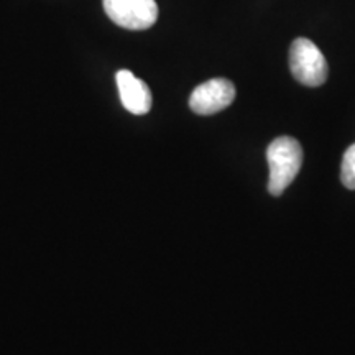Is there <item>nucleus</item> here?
Instances as JSON below:
<instances>
[{"label": "nucleus", "instance_id": "nucleus-2", "mask_svg": "<svg viewBox=\"0 0 355 355\" xmlns=\"http://www.w3.org/2000/svg\"><path fill=\"white\" fill-rule=\"evenodd\" d=\"M290 69L296 81L309 87L326 83L327 61L321 50L308 38H296L290 48Z\"/></svg>", "mask_w": 355, "mask_h": 355}, {"label": "nucleus", "instance_id": "nucleus-5", "mask_svg": "<svg viewBox=\"0 0 355 355\" xmlns=\"http://www.w3.org/2000/svg\"><path fill=\"white\" fill-rule=\"evenodd\" d=\"M117 79L119 94H121V101L130 114L135 115H145L152 109V92L146 84L130 73V71L122 69L115 74Z\"/></svg>", "mask_w": 355, "mask_h": 355}, {"label": "nucleus", "instance_id": "nucleus-3", "mask_svg": "<svg viewBox=\"0 0 355 355\" xmlns=\"http://www.w3.org/2000/svg\"><path fill=\"white\" fill-rule=\"evenodd\" d=\"M104 10L115 25L125 30H148L158 20L155 0H104Z\"/></svg>", "mask_w": 355, "mask_h": 355}, {"label": "nucleus", "instance_id": "nucleus-4", "mask_svg": "<svg viewBox=\"0 0 355 355\" xmlns=\"http://www.w3.org/2000/svg\"><path fill=\"white\" fill-rule=\"evenodd\" d=\"M234 99V84L224 78H216L194 89L189 97V107L198 115H212L227 109Z\"/></svg>", "mask_w": 355, "mask_h": 355}, {"label": "nucleus", "instance_id": "nucleus-6", "mask_svg": "<svg viewBox=\"0 0 355 355\" xmlns=\"http://www.w3.org/2000/svg\"><path fill=\"white\" fill-rule=\"evenodd\" d=\"M340 181L347 189H355V144L345 150L340 163Z\"/></svg>", "mask_w": 355, "mask_h": 355}, {"label": "nucleus", "instance_id": "nucleus-1", "mask_svg": "<svg viewBox=\"0 0 355 355\" xmlns=\"http://www.w3.org/2000/svg\"><path fill=\"white\" fill-rule=\"evenodd\" d=\"M270 180L268 191L273 196H282L293 183L303 165V148L293 137H278L266 150Z\"/></svg>", "mask_w": 355, "mask_h": 355}]
</instances>
